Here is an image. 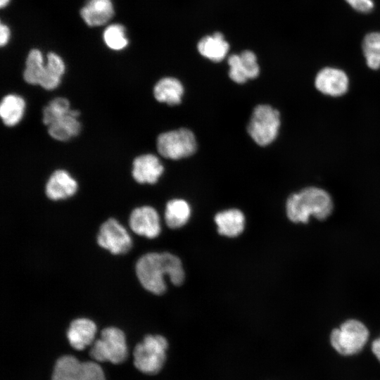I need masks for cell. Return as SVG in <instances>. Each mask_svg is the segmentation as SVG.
I'll return each mask as SVG.
<instances>
[{"instance_id":"obj_5","label":"cell","mask_w":380,"mask_h":380,"mask_svg":"<svg viewBox=\"0 0 380 380\" xmlns=\"http://www.w3.org/2000/svg\"><path fill=\"white\" fill-rule=\"evenodd\" d=\"M90 357L98 362H123L127 357V347L124 332L114 327H106L100 338L94 341L89 351Z\"/></svg>"},{"instance_id":"obj_24","label":"cell","mask_w":380,"mask_h":380,"mask_svg":"<svg viewBox=\"0 0 380 380\" xmlns=\"http://www.w3.org/2000/svg\"><path fill=\"white\" fill-rule=\"evenodd\" d=\"M81 362L74 356L63 355L54 365L51 380H76Z\"/></svg>"},{"instance_id":"obj_13","label":"cell","mask_w":380,"mask_h":380,"mask_svg":"<svg viewBox=\"0 0 380 380\" xmlns=\"http://www.w3.org/2000/svg\"><path fill=\"white\" fill-rule=\"evenodd\" d=\"M164 170L159 158L151 153L135 158L132 163V175L139 184H155Z\"/></svg>"},{"instance_id":"obj_12","label":"cell","mask_w":380,"mask_h":380,"mask_svg":"<svg viewBox=\"0 0 380 380\" xmlns=\"http://www.w3.org/2000/svg\"><path fill=\"white\" fill-rule=\"evenodd\" d=\"M78 184L75 178L65 170H55L48 179L45 186L46 196L52 201L67 199L75 194Z\"/></svg>"},{"instance_id":"obj_8","label":"cell","mask_w":380,"mask_h":380,"mask_svg":"<svg viewBox=\"0 0 380 380\" xmlns=\"http://www.w3.org/2000/svg\"><path fill=\"white\" fill-rule=\"evenodd\" d=\"M96 239L99 246L114 255L125 254L132 246L128 232L114 218H109L100 226Z\"/></svg>"},{"instance_id":"obj_15","label":"cell","mask_w":380,"mask_h":380,"mask_svg":"<svg viewBox=\"0 0 380 380\" xmlns=\"http://www.w3.org/2000/svg\"><path fill=\"white\" fill-rule=\"evenodd\" d=\"M79 115L78 110L71 109L68 113L56 119L47 126L50 137L55 140L65 141L77 136L81 129Z\"/></svg>"},{"instance_id":"obj_19","label":"cell","mask_w":380,"mask_h":380,"mask_svg":"<svg viewBox=\"0 0 380 380\" xmlns=\"http://www.w3.org/2000/svg\"><path fill=\"white\" fill-rule=\"evenodd\" d=\"M183 93L184 87L181 82L171 77L160 79L153 87L155 99L170 106L179 104Z\"/></svg>"},{"instance_id":"obj_28","label":"cell","mask_w":380,"mask_h":380,"mask_svg":"<svg viewBox=\"0 0 380 380\" xmlns=\"http://www.w3.org/2000/svg\"><path fill=\"white\" fill-rule=\"evenodd\" d=\"M76 380H106L101 367L93 361L81 362Z\"/></svg>"},{"instance_id":"obj_9","label":"cell","mask_w":380,"mask_h":380,"mask_svg":"<svg viewBox=\"0 0 380 380\" xmlns=\"http://www.w3.org/2000/svg\"><path fill=\"white\" fill-rule=\"evenodd\" d=\"M227 63L229 67V76L238 84L255 79L260 73L256 55L250 50L243 51L240 54L230 55Z\"/></svg>"},{"instance_id":"obj_18","label":"cell","mask_w":380,"mask_h":380,"mask_svg":"<svg viewBox=\"0 0 380 380\" xmlns=\"http://www.w3.org/2000/svg\"><path fill=\"white\" fill-rule=\"evenodd\" d=\"M197 49L204 58L213 62H220L226 57L229 50V44L221 32H216L201 39L198 42Z\"/></svg>"},{"instance_id":"obj_27","label":"cell","mask_w":380,"mask_h":380,"mask_svg":"<svg viewBox=\"0 0 380 380\" xmlns=\"http://www.w3.org/2000/svg\"><path fill=\"white\" fill-rule=\"evenodd\" d=\"M103 40L111 49L118 51L128 44L125 27L120 24H113L107 27L103 32Z\"/></svg>"},{"instance_id":"obj_25","label":"cell","mask_w":380,"mask_h":380,"mask_svg":"<svg viewBox=\"0 0 380 380\" xmlns=\"http://www.w3.org/2000/svg\"><path fill=\"white\" fill-rule=\"evenodd\" d=\"M362 51L367 65L372 70L380 68V32L367 34L362 42Z\"/></svg>"},{"instance_id":"obj_4","label":"cell","mask_w":380,"mask_h":380,"mask_svg":"<svg viewBox=\"0 0 380 380\" xmlns=\"http://www.w3.org/2000/svg\"><path fill=\"white\" fill-rule=\"evenodd\" d=\"M168 348L167 339L160 335H146L134 349V365L146 374H156L163 368Z\"/></svg>"},{"instance_id":"obj_30","label":"cell","mask_w":380,"mask_h":380,"mask_svg":"<svg viewBox=\"0 0 380 380\" xmlns=\"http://www.w3.org/2000/svg\"><path fill=\"white\" fill-rule=\"evenodd\" d=\"M10 38V30L8 27L2 23L0 26V44L1 46H5Z\"/></svg>"},{"instance_id":"obj_20","label":"cell","mask_w":380,"mask_h":380,"mask_svg":"<svg viewBox=\"0 0 380 380\" xmlns=\"http://www.w3.org/2000/svg\"><path fill=\"white\" fill-rule=\"evenodd\" d=\"M25 106L22 96L15 94L6 95L0 103V116L3 123L8 127L18 125L23 118Z\"/></svg>"},{"instance_id":"obj_17","label":"cell","mask_w":380,"mask_h":380,"mask_svg":"<svg viewBox=\"0 0 380 380\" xmlns=\"http://www.w3.org/2000/svg\"><path fill=\"white\" fill-rule=\"evenodd\" d=\"M215 222L220 234L227 237H236L244 229L245 216L239 209H228L217 213L215 216Z\"/></svg>"},{"instance_id":"obj_32","label":"cell","mask_w":380,"mask_h":380,"mask_svg":"<svg viewBox=\"0 0 380 380\" xmlns=\"http://www.w3.org/2000/svg\"><path fill=\"white\" fill-rule=\"evenodd\" d=\"M10 0H0V6L4 8L7 6Z\"/></svg>"},{"instance_id":"obj_10","label":"cell","mask_w":380,"mask_h":380,"mask_svg":"<svg viewBox=\"0 0 380 380\" xmlns=\"http://www.w3.org/2000/svg\"><path fill=\"white\" fill-rule=\"evenodd\" d=\"M129 224L134 233L148 239L157 237L161 232L158 212L148 205L134 209L130 214Z\"/></svg>"},{"instance_id":"obj_2","label":"cell","mask_w":380,"mask_h":380,"mask_svg":"<svg viewBox=\"0 0 380 380\" xmlns=\"http://www.w3.org/2000/svg\"><path fill=\"white\" fill-rule=\"evenodd\" d=\"M331 196L325 190L309 186L291 194L286 203V215L294 223L306 224L310 217L319 220L328 218L333 210Z\"/></svg>"},{"instance_id":"obj_11","label":"cell","mask_w":380,"mask_h":380,"mask_svg":"<svg viewBox=\"0 0 380 380\" xmlns=\"http://www.w3.org/2000/svg\"><path fill=\"white\" fill-rule=\"evenodd\" d=\"M315 84L317 90L322 94L339 96L348 91L349 80L342 70L327 67L317 73Z\"/></svg>"},{"instance_id":"obj_31","label":"cell","mask_w":380,"mask_h":380,"mask_svg":"<svg viewBox=\"0 0 380 380\" xmlns=\"http://www.w3.org/2000/svg\"><path fill=\"white\" fill-rule=\"evenodd\" d=\"M371 350L376 360L380 363V336L372 341Z\"/></svg>"},{"instance_id":"obj_29","label":"cell","mask_w":380,"mask_h":380,"mask_svg":"<svg viewBox=\"0 0 380 380\" xmlns=\"http://www.w3.org/2000/svg\"><path fill=\"white\" fill-rule=\"evenodd\" d=\"M355 10L362 12H370L374 8L372 0H346Z\"/></svg>"},{"instance_id":"obj_14","label":"cell","mask_w":380,"mask_h":380,"mask_svg":"<svg viewBox=\"0 0 380 380\" xmlns=\"http://www.w3.org/2000/svg\"><path fill=\"white\" fill-rule=\"evenodd\" d=\"M96 325L87 318H77L71 322L67 331V338L70 346L82 350L94 342Z\"/></svg>"},{"instance_id":"obj_7","label":"cell","mask_w":380,"mask_h":380,"mask_svg":"<svg viewBox=\"0 0 380 380\" xmlns=\"http://www.w3.org/2000/svg\"><path fill=\"white\" fill-rule=\"evenodd\" d=\"M194 133L186 128L168 131L157 139V150L164 158L178 160L191 156L196 150Z\"/></svg>"},{"instance_id":"obj_1","label":"cell","mask_w":380,"mask_h":380,"mask_svg":"<svg viewBox=\"0 0 380 380\" xmlns=\"http://www.w3.org/2000/svg\"><path fill=\"white\" fill-rule=\"evenodd\" d=\"M136 274L142 286L156 295L165 292V276L175 286L181 285L185 277L181 260L167 252L142 255L136 263Z\"/></svg>"},{"instance_id":"obj_16","label":"cell","mask_w":380,"mask_h":380,"mask_svg":"<svg viewBox=\"0 0 380 380\" xmlns=\"http://www.w3.org/2000/svg\"><path fill=\"white\" fill-rule=\"evenodd\" d=\"M114 14L110 0H89L80 10V15L89 26H100L108 22Z\"/></svg>"},{"instance_id":"obj_6","label":"cell","mask_w":380,"mask_h":380,"mask_svg":"<svg viewBox=\"0 0 380 380\" xmlns=\"http://www.w3.org/2000/svg\"><path fill=\"white\" fill-rule=\"evenodd\" d=\"M279 126V112L270 105L260 104L255 107L247 131L258 145L265 146L276 139Z\"/></svg>"},{"instance_id":"obj_23","label":"cell","mask_w":380,"mask_h":380,"mask_svg":"<svg viewBox=\"0 0 380 380\" xmlns=\"http://www.w3.org/2000/svg\"><path fill=\"white\" fill-rule=\"evenodd\" d=\"M45 65L42 52L32 49L27 55L23 72L25 81L32 85H39L45 71Z\"/></svg>"},{"instance_id":"obj_22","label":"cell","mask_w":380,"mask_h":380,"mask_svg":"<svg viewBox=\"0 0 380 380\" xmlns=\"http://www.w3.org/2000/svg\"><path fill=\"white\" fill-rule=\"evenodd\" d=\"M65 70V66L63 59L55 53H49L44 74L39 86L46 90L57 88L61 83Z\"/></svg>"},{"instance_id":"obj_21","label":"cell","mask_w":380,"mask_h":380,"mask_svg":"<svg viewBox=\"0 0 380 380\" xmlns=\"http://www.w3.org/2000/svg\"><path fill=\"white\" fill-rule=\"evenodd\" d=\"M191 216V208L183 199L174 198L169 201L165 206V222L171 229H178L186 224Z\"/></svg>"},{"instance_id":"obj_26","label":"cell","mask_w":380,"mask_h":380,"mask_svg":"<svg viewBox=\"0 0 380 380\" xmlns=\"http://www.w3.org/2000/svg\"><path fill=\"white\" fill-rule=\"evenodd\" d=\"M70 108L69 101L64 97H56L49 102L42 111V122L49 126L56 119L68 113Z\"/></svg>"},{"instance_id":"obj_3","label":"cell","mask_w":380,"mask_h":380,"mask_svg":"<svg viewBox=\"0 0 380 380\" xmlns=\"http://www.w3.org/2000/svg\"><path fill=\"white\" fill-rule=\"evenodd\" d=\"M369 339L367 327L356 319H348L332 329L329 343L338 355L350 357L359 354Z\"/></svg>"}]
</instances>
